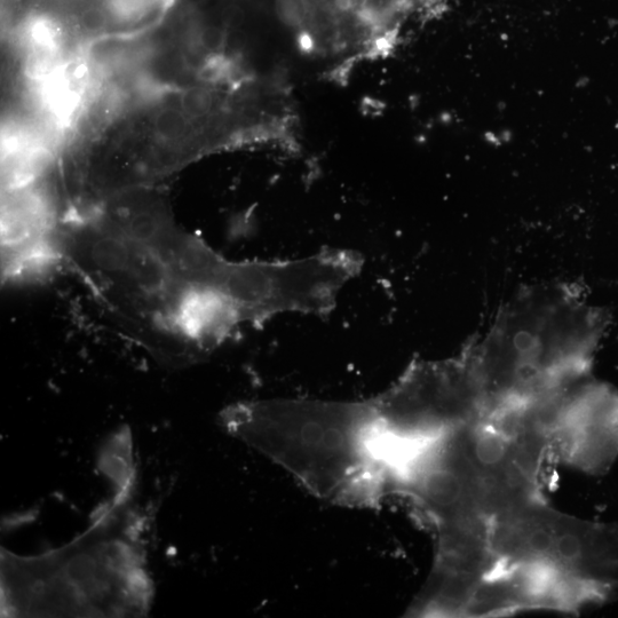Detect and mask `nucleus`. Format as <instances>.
I'll list each match as a JSON object with an SVG mask.
<instances>
[{
	"label": "nucleus",
	"mask_w": 618,
	"mask_h": 618,
	"mask_svg": "<svg viewBox=\"0 0 618 618\" xmlns=\"http://www.w3.org/2000/svg\"><path fill=\"white\" fill-rule=\"evenodd\" d=\"M216 98L206 87H192L180 99V108L189 120H201L215 109Z\"/></svg>",
	"instance_id": "nucleus-7"
},
{
	"label": "nucleus",
	"mask_w": 618,
	"mask_h": 618,
	"mask_svg": "<svg viewBox=\"0 0 618 618\" xmlns=\"http://www.w3.org/2000/svg\"><path fill=\"white\" fill-rule=\"evenodd\" d=\"M188 121L189 118L181 109H164L155 118V129L164 139L177 140L187 133Z\"/></svg>",
	"instance_id": "nucleus-9"
},
{
	"label": "nucleus",
	"mask_w": 618,
	"mask_h": 618,
	"mask_svg": "<svg viewBox=\"0 0 618 618\" xmlns=\"http://www.w3.org/2000/svg\"><path fill=\"white\" fill-rule=\"evenodd\" d=\"M298 47L299 50L306 54H311L318 49V43L314 36L309 31L301 29L298 34Z\"/></svg>",
	"instance_id": "nucleus-12"
},
{
	"label": "nucleus",
	"mask_w": 618,
	"mask_h": 618,
	"mask_svg": "<svg viewBox=\"0 0 618 618\" xmlns=\"http://www.w3.org/2000/svg\"><path fill=\"white\" fill-rule=\"evenodd\" d=\"M537 422L554 463L591 475L609 471L618 457V392L585 379L544 400Z\"/></svg>",
	"instance_id": "nucleus-6"
},
{
	"label": "nucleus",
	"mask_w": 618,
	"mask_h": 618,
	"mask_svg": "<svg viewBox=\"0 0 618 618\" xmlns=\"http://www.w3.org/2000/svg\"><path fill=\"white\" fill-rule=\"evenodd\" d=\"M609 318L573 284L537 285L466 344L489 412L528 406L588 379Z\"/></svg>",
	"instance_id": "nucleus-3"
},
{
	"label": "nucleus",
	"mask_w": 618,
	"mask_h": 618,
	"mask_svg": "<svg viewBox=\"0 0 618 618\" xmlns=\"http://www.w3.org/2000/svg\"><path fill=\"white\" fill-rule=\"evenodd\" d=\"M219 423L330 503L375 507V432L367 400H258L226 407Z\"/></svg>",
	"instance_id": "nucleus-4"
},
{
	"label": "nucleus",
	"mask_w": 618,
	"mask_h": 618,
	"mask_svg": "<svg viewBox=\"0 0 618 618\" xmlns=\"http://www.w3.org/2000/svg\"><path fill=\"white\" fill-rule=\"evenodd\" d=\"M112 501L77 540L39 556L2 551L6 617H141L153 604L142 522L129 507L134 477L110 480Z\"/></svg>",
	"instance_id": "nucleus-2"
},
{
	"label": "nucleus",
	"mask_w": 618,
	"mask_h": 618,
	"mask_svg": "<svg viewBox=\"0 0 618 618\" xmlns=\"http://www.w3.org/2000/svg\"><path fill=\"white\" fill-rule=\"evenodd\" d=\"M404 0H361L359 17L368 25H378L399 9Z\"/></svg>",
	"instance_id": "nucleus-10"
},
{
	"label": "nucleus",
	"mask_w": 618,
	"mask_h": 618,
	"mask_svg": "<svg viewBox=\"0 0 618 618\" xmlns=\"http://www.w3.org/2000/svg\"><path fill=\"white\" fill-rule=\"evenodd\" d=\"M369 402L377 438L387 445L439 437L486 415L485 393L466 345L453 358L411 362Z\"/></svg>",
	"instance_id": "nucleus-5"
},
{
	"label": "nucleus",
	"mask_w": 618,
	"mask_h": 618,
	"mask_svg": "<svg viewBox=\"0 0 618 618\" xmlns=\"http://www.w3.org/2000/svg\"><path fill=\"white\" fill-rule=\"evenodd\" d=\"M61 265L134 342L179 367L259 327L273 304L272 277L261 261L221 256L153 202L68 218Z\"/></svg>",
	"instance_id": "nucleus-1"
},
{
	"label": "nucleus",
	"mask_w": 618,
	"mask_h": 618,
	"mask_svg": "<svg viewBox=\"0 0 618 618\" xmlns=\"http://www.w3.org/2000/svg\"><path fill=\"white\" fill-rule=\"evenodd\" d=\"M225 31L216 27L205 29L201 36V43L206 50L218 52L225 44Z\"/></svg>",
	"instance_id": "nucleus-11"
},
{
	"label": "nucleus",
	"mask_w": 618,
	"mask_h": 618,
	"mask_svg": "<svg viewBox=\"0 0 618 618\" xmlns=\"http://www.w3.org/2000/svg\"><path fill=\"white\" fill-rule=\"evenodd\" d=\"M275 13L284 26L303 29L311 15L308 0H275Z\"/></svg>",
	"instance_id": "nucleus-8"
}]
</instances>
